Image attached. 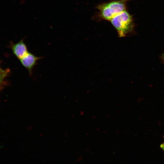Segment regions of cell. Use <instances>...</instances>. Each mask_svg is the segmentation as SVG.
<instances>
[{
  "label": "cell",
  "mask_w": 164,
  "mask_h": 164,
  "mask_svg": "<svg viewBox=\"0 0 164 164\" xmlns=\"http://www.w3.org/2000/svg\"><path fill=\"white\" fill-rule=\"evenodd\" d=\"M131 0H114L99 4L96 15L98 20L110 21L114 16L126 10V4Z\"/></svg>",
  "instance_id": "1"
},
{
  "label": "cell",
  "mask_w": 164,
  "mask_h": 164,
  "mask_svg": "<svg viewBox=\"0 0 164 164\" xmlns=\"http://www.w3.org/2000/svg\"><path fill=\"white\" fill-rule=\"evenodd\" d=\"M110 21L119 37H125L134 32L135 25L132 16L126 10L114 16Z\"/></svg>",
  "instance_id": "2"
},
{
  "label": "cell",
  "mask_w": 164,
  "mask_h": 164,
  "mask_svg": "<svg viewBox=\"0 0 164 164\" xmlns=\"http://www.w3.org/2000/svg\"><path fill=\"white\" fill-rule=\"evenodd\" d=\"M42 58L41 57L37 56L32 53L28 52L19 60L22 66L27 70L29 74L31 75L32 69L36 65L37 61Z\"/></svg>",
  "instance_id": "3"
},
{
  "label": "cell",
  "mask_w": 164,
  "mask_h": 164,
  "mask_svg": "<svg viewBox=\"0 0 164 164\" xmlns=\"http://www.w3.org/2000/svg\"><path fill=\"white\" fill-rule=\"evenodd\" d=\"M9 47L13 54L19 60L23 57L28 52L27 46L24 42L23 39L16 43L10 42Z\"/></svg>",
  "instance_id": "4"
},
{
  "label": "cell",
  "mask_w": 164,
  "mask_h": 164,
  "mask_svg": "<svg viewBox=\"0 0 164 164\" xmlns=\"http://www.w3.org/2000/svg\"><path fill=\"white\" fill-rule=\"evenodd\" d=\"M160 147L164 151V142L160 145Z\"/></svg>",
  "instance_id": "5"
},
{
  "label": "cell",
  "mask_w": 164,
  "mask_h": 164,
  "mask_svg": "<svg viewBox=\"0 0 164 164\" xmlns=\"http://www.w3.org/2000/svg\"><path fill=\"white\" fill-rule=\"evenodd\" d=\"M162 58L163 60V61H164V53H163L162 55Z\"/></svg>",
  "instance_id": "6"
}]
</instances>
